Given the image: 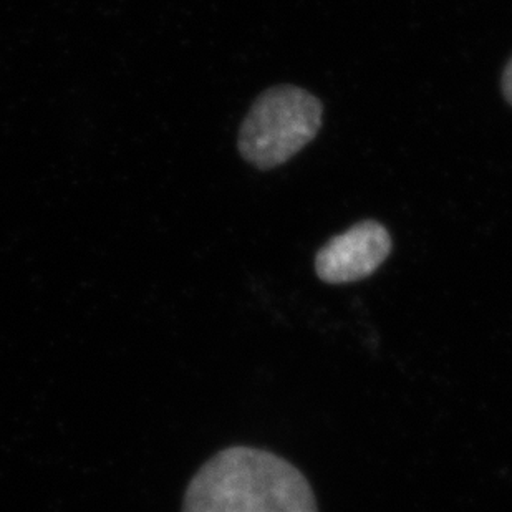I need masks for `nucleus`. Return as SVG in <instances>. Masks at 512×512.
<instances>
[{
  "label": "nucleus",
  "mask_w": 512,
  "mask_h": 512,
  "mask_svg": "<svg viewBox=\"0 0 512 512\" xmlns=\"http://www.w3.org/2000/svg\"><path fill=\"white\" fill-rule=\"evenodd\" d=\"M324 105L304 88L281 85L257 98L239 131V151L249 165L272 170L314 140Z\"/></svg>",
  "instance_id": "2"
},
{
  "label": "nucleus",
  "mask_w": 512,
  "mask_h": 512,
  "mask_svg": "<svg viewBox=\"0 0 512 512\" xmlns=\"http://www.w3.org/2000/svg\"><path fill=\"white\" fill-rule=\"evenodd\" d=\"M392 247V236L385 226L363 221L320 249L315 257V272L325 284L363 281L387 261Z\"/></svg>",
  "instance_id": "3"
},
{
  "label": "nucleus",
  "mask_w": 512,
  "mask_h": 512,
  "mask_svg": "<svg viewBox=\"0 0 512 512\" xmlns=\"http://www.w3.org/2000/svg\"><path fill=\"white\" fill-rule=\"evenodd\" d=\"M503 92L506 100L512 105V58L503 73Z\"/></svg>",
  "instance_id": "4"
},
{
  "label": "nucleus",
  "mask_w": 512,
  "mask_h": 512,
  "mask_svg": "<svg viewBox=\"0 0 512 512\" xmlns=\"http://www.w3.org/2000/svg\"><path fill=\"white\" fill-rule=\"evenodd\" d=\"M181 512H319L297 466L269 450L229 446L189 481Z\"/></svg>",
  "instance_id": "1"
}]
</instances>
